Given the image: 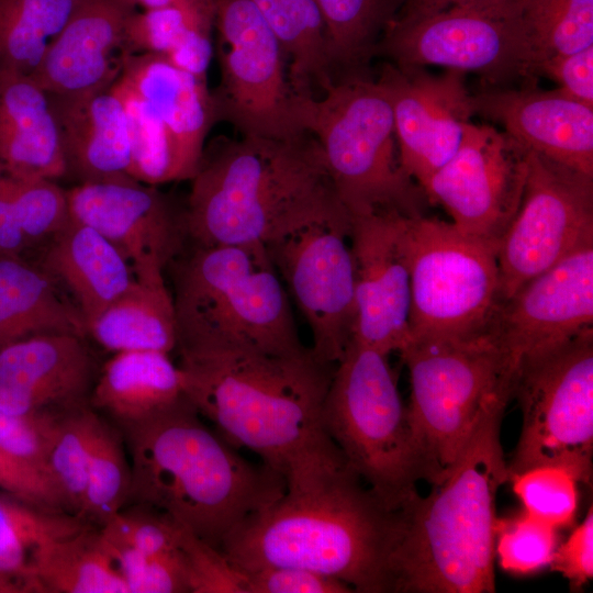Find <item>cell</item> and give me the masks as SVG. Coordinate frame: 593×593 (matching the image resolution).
<instances>
[{
  "mask_svg": "<svg viewBox=\"0 0 593 593\" xmlns=\"http://www.w3.org/2000/svg\"><path fill=\"white\" fill-rule=\"evenodd\" d=\"M284 490L245 518L220 550L238 570L294 567L358 593H394L402 510L389 506L326 436L284 469Z\"/></svg>",
  "mask_w": 593,
  "mask_h": 593,
  "instance_id": "1",
  "label": "cell"
},
{
  "mask_svg": "<svg viewBox=\"0 0 593 593\" xmlns=\"http://www.w3.org/2000/svg\"><path fill=\"white\" fill-rule=\"evenodd\" d=\"M183 206L187 242L266 244L344 206L307 132L286 138L220 135L204 145Z\"/></svg>",
  "mask_w": 593,
  "mask_h": 593,
  "instance_id": "2",
  "label": "cell"
},
{
  "mask_svg": "<svg viewBox=\"0 0 593 593\" xmlns=\"http://www.w3.org/2000/svg\"><path fill=\"white\" fill-rule=\"evenodd\" d=\"M116 427L130 455L127 504L154 507L217 549L284 490L282 474L240 456L184 394L146 419Z\"/></svg>",
  "mask_w": 593,
  "mask_h": 593,
  "instance_id": "3",
  "label": "cell"
},
{
  "mask_svg": "<svg viewBox=\"0 0 593 593\" xmlns=\"http://www.w3.org/2000/svg\"><path fill=\"white\" fill-rule=\"evenodd\" d=\"M184 396L232 447L280 474L327 435L322 407L335 370L309 347L294 355L245 348L177 349Z\"/></svg>",
  "mask_w": 593,
  "mask_h": 593,
  "instance_id": "4",
  "label": "cell"
},
{
  "mask_svg": "<svg viewBox=\"0 0 593 593\" xmlns=\"http://www.w3.org/2000/svg\"><path fill=\"white\" fill-rule=\"evenodd\" d=\"M510 400L493 402L448 475L404 505L394 593L495 591V500L508 481L501 423Z\"/></svg>",
  "mask_w": 593,
  "mask_h": 593,
  "instance_id": "5",
  "label": "cell"
},
{
  "mask_svg": "<svg viewBox=\"0 0 593 593\" xmlns=\"http://www.w3.org/2000/svg\"><path fill=\"white\" fill-rule=\"evenodd\" d=\"M168 268L176 349L294 355L309 348L301 342L290 296L264 244H190Z\"/></svg>",
  "mask_w": 593,
  "mask_h": 593,
  "instance_id": "6",
  "label": "cell"
},
{
  "mask_svg": "<svg viewBox=\"0 0 593 593\" xmlns=\"http://www.w3.org/2000/svg\"><path fill=\"white\" fill-rule=\"evenodd\" d=\"M298 127L317 141L336 194L351 216L424 215L429 204L400 160L389 97L373 76L338 81L318 97H294Z\"/></svg>",
  "mask_w": 593,
  "mask_h": 593,
  "instance_id": "7",
  "label": "cell"
},
{
  "mask_svg": "<svg viewBox=\"0 0 593 593\" xmlns=\"http://www.w3.org/2000/svg\"><path fill=\"white\" fill-rule=\"evenodd\" d=\"M322 426L362 482L393 508L418 492V454L388 355L350 340L322 407Z\"/></svg>",
  "mask_w": 593,
  "mask_h": 593,
  "instance_id": "8",
  "label": "cell"
},
{
  "mask_svg": "<svg viewBox=\"0 0 593 593\" xmlns=\"http://www.w3.org/2000/svg\"><path fill=\"white\" fill-rule=\"evenodd\" d=\"M410 378L407 416L422 480L441 482L485 410L513 398V374L490 333L410 342L400 353Z\"/></svg>",
  "mask_w": 593,
  "mask_h": 593,
  "instance_id": "9",
  "label": "cell"
},
{
  "mask_svg": "<svg viewBox=\"0 0 593 593\" xmlns=\"http://www.w3.org/2000/svg\"><path fill=\"white\" fill-rule=\"evenodd\" d=\"M400 67L474 71L483 87L536 86L513 0H427L403 5L376 51Z\"/></svg>",
  "mask_w": 593,
  "mask_h": 593,
  "instance_id": "10",
  "label": "cell"
},
{
  "mask_svg": "<svg viewBox=\"0 0 593 593\" xmlns=\"http://www.w3.org/2000/svg\"><path fill=\"white\" fill-rule=\"evenodd\" d=\"M401 244L410 277V342L488 334L502 304L496 248L425 215L402 217Z\"/></svg>",
  "mask_w": 593,
  "mask_h": 593,
  "instance_id": "11",
  "label": "cell"
},
{
  "mask_svg": "<svg viewBox=\"0 0 593 593\" xmlns=\"http://www.w3.org/2000/svg\"><path fill=\"white\" fill-rule=\"evenodd\" d=\"M523 423L510 479L553 466L591 485L593 470V328L521 361L513 377Z\"/></svg>",
  "mask_w": 593,
  "mask_h": 593,
  "instance_id": "12",
  "label": "cell"
},
{
  "mask_svg": "<svg viewBox=\"0 0 593 593\" xmlns=\"http://www.w3.org/2000/svg\"><path fill=\"white\" fill-rule=\"evenodd\" d=\"M220 82L212 89L219 122L240 136L286 138L301 131L293 115L288 60L250 0H216Z\"/></svg>",
  "mask_w": 593,
  "mask_h": 593,
  "instance_id": "13",
  "label": "cell"
},
{
  "mask_svg": "<svg viewBox=\"0 0 593 593\" xmlns=\"http://www.w3.org/2000/svg\"><path fill=\"white\" fill-rule=\"evenodd\" d=\"M351 216L345 206L304 221L265 244L288 294L306 321L312 353L336 365L355 317Z\"/></svg>",
  "mask_w": 593,
  "mask_h": 593,
  "instance_id": "14",
  "label": "cell"
},
{
  "mask_svg": "<svg viewBox=\"0 0 593 593\" xmlns=\"http://www.w3.org/2000/svg\"><path fill=\"white\" fill-rule=\"evenodd\" d=\"M589 243L593 176L529 150L522 200L496 249L502 303Z\"/></svg>",
  "mask_w": 593,
  "mask_h": 593,
  "instance_id": "15",
  "label": "cell"
},
{
  "mask_svg": "<svg viewBox=\"0 0 593 593\" xmlns=\"http://www.w3.org/2000/svg\"><path fill=\"white\" fill-rule=\"evenodd\" d=\"M528 155L506 132L469 122L457 150L423 191L459 231L497 249L522 200Z\"/></svg>",
  "mask_w": 593,
  "mask_h": 593,
  "instance_id": "16",
  "label": "cell"
},
{
  "mask_svg": "<svg viewBox=\"0 0 593 593\" xmlns=\"http://www.w3.org/2000/svg\"><path fill=\"white\" fill-rule=\"evenodd\" d=\"M593 328V243L523 284L489 331L514 377L524 359Z\"/></svg>",
  "mask_w": 593,
  "mask_h": 593,
  "instance_id": "17",
  "label": "cell"
},
{
  "mask_svg": "<svg viewBox=\"0 0 593 593\" xmlns=\"http://www.w3.org/2000/svg\"><path fill=\"white\" fill-rule=\"evenodd\" d=\"M70 217L107 238L135 278L164 273L187 242L183 208L135 179L66 189Z\"/></svg>",
  "mask_w": 593,
  "mask_h": 593,
  "instance_id": "18",
  "label": "cell"
},
{
  "mask_svg": "<svg viewBox=\"0 0 593 593\" xmlns=\"http://www.w3.org/2000/svg\"><path fill=\"white\" fill-rule=\"evenodd\" d=\"M377 81L391 103L401 165L423 189L455 154L474 115L466 72L432 75L384 60Z\"/></svg>",
  "mask_w": 593,
  "mask_h": 593,
  "instance_id": "19",
  "label": "cell"
},
{
  "mask_svg": "<svg viewBox=\"0 0 593 593\" xmlns=\"http://www.w3.org/2000/svg\"><path fill=\"white\" fill-rule=\"evenodd\" d=\"M351 216V215H350ZM402 215L351 216L355 317L351 339L389 356L410 342V277L401 244Z\"/></svg>",
  "mask_w": 593,
  "mask_h": 593,
  "instance_id": "20",
  "label": "cell"
},
{
  "mask_svg": "<svg viewBox=\"0 0 593 593\" xmlns=\"http://www.w3.org/2000/svg\"><path fill=\"white\" fill-rule=\"evenodd\" d=\"M471 102L529 150L593 176V108L537 86L483 87Z\"/></svg>",
  "mask_w": 593,
  "mask_h": 593,
  "instance_id": "21",
  "label": "cell"
},
{
  "mask_svg": "<svg viewBox=\"0 0 593 593\" xmlns=\"http://www.w3.org/2000/svg\"><path fill=\"white\" fill-rule=\"evenodd\" d=\"M136 9L124 0H85L51 42L31 78L46 92L79 94L110 88L125 58V24Z\"/></svg>",
  "mask_w": 593,
  "mask_h": 593,
  "instance_id": "22",
  "label": "cell"
},
{
  "mask_svg": "<svg viewBox=\"0 0 593 593\" xmlns=\"http://www.w3.org/2000/svg\"><path fill=\"white\" fill-rule=\"evenodd\" d=\"M46 93L58 131L64 178L76 184L133 179L126 115L112 86L79 94Z\"/></svg>",
  "mask_w": 593,
  "mask_h": 593,
  "instance_id": "23",
  "label": "cell"
},
{
  "mask_svg": "<svg viewBox=\"0 0 593 593\" xmlns=\"http://www.w3.org/2000/svg\"><path fill=\"white\" fill-rule=\"evenodd\" d=\"M38 249L34 262L67 292L86 329L134 279L128 262L107 238L71 217Z\"/></svg>",
  "mask_w": 593,
  "mask_h": 593,
  "instance_id": "24",
  "label": "cell"
},
{
  "mask_svg": "<svg viewBox=\"0 0 593 593\" xmlns=\"http://www.w3.org/2000/svg\"><path fill=\"white\" fill-rule=\"evenodd\" d=\"M121 77L167 127L194 176L205 138L219 122L208 80L179 69L155 54L128 55Z\"/></svg>",
  "mask_w": 593,
  "mask_h": 593,
  "instance_id": "25",
  "label": "cell"
},
{
  "mask_svg": "<svg viewBox=\"0 0 593 593\" xmlns=\"http://www.w3.org/2000/svg\"><path fill=\"white\" fill-rule=\"evenodd\" d=\"M85 336L51 333L0 347V385L33 391L60 410L89 403L99 370Z\"/></svg>",
  "mask_w": 593,
  "mask_h": 593,
  "instance_id": "26",
  "label": "cell"
},
{
  "mask_svg": "<svg viewBox=\"0 0 593 593\" xmlns=\"http://www.w3.org/2000/svg\"><path fill=\"white\" fill-rule=\"evenodd\" d=\"M0 174L19 179L65 177L47 93L30 77L0 70Z\"/></svg>",
  "mask_w": 593,
  "mask_h": 593,
  "instance_id": "27",
  "label": "cell"
},
{
  "mask_svg": "<svg viewBox=\"0 0 593 593\" xmlns=\"http://www.w3.org/2000/svg\"><path fill=\"white\" fill-rule=\"evenodd\" d=\"M183 396L179 367L167 353H115L99 370L89 404L116 426L146 419Z\"/></svg>",
  "mask_w": 593,
  "mask_h": 593,
  "instance_id": "28",
  "label": "cell"
},
{
  "mask_svg": "<svg viewBox=\"0 0 593 593\" xmlns=\"http://www.w3.org/2000/svg\"><path fill=\"white\" fill-rule=\"evenodd\" d=\"M51 333L87 337L80 313L46 271L30 259L0 256V347Z\"/></svg>",
  "mask_w": 593,
  "mask_h": 593,
  "instance_id": "29",
  "label": "cell"
},
{
  "mask_svg": "<svg viewBox=\"0 0 593 593\" xmlns=\"http://www.w3.org/2000/svg\"><path fill=\"white\" fill-rule=\"evenodd\" d=\"M87 337L113 354L177 348L174 300L164 273L135 278L88 326Z\"/></svg>",
  "mask_w": 593,
  "mask_h": 593,
  "instance_id": "30",
  "label": "cell"
},
{
  "mask_svg": "<svg viewBox=\"0 0 593 593\" xmlns=\"http://www.w3.org/2000/svg\"><path fill=\"white\" fill-rule=\"evenodd\" d=\"M264 16L288 60L296 96L317 97L334 83L324 22L314 0H250Z\"/></svg>",
  "mask_w": 593,
  "mask_h": 593,
  "instance_id": "31",
  "label": "cell"
},
{
  "mask_svg": "<svg viewBox=\"0 0 593 593\" xmlns=\"http://www.w3.org/2000/svg\"><path fill=\"white\" fill-rule=\"evenodd\" d=\"M406 0H314L325 26L334 83L372 76L377 46Z\"/></svg>",
  "mask_w": 593,
  "mask_h": 593,
  "instance_id": "32",
  "label": "cell"
},
{
  "mask_svg": "<svg viewBox=\"0 0 593 593\" xmlns=\"http://www.w3.org/2000/svg\"><path fill=\"white\" fill-rule=\"evenodd\" d=\"M90 524L0 491V573L29 581L41 593L36 571L46 548Z\"/></svg>",
  "mask_w": 593,
  "mask_h": 593,
  "instance_id": "33",
  "label": "cell"
},
{
  "mask_svg": "<svg viewBox=\"0 0 593 593\" xmlns=\"http://www.w3.org/2000/svg\"><path fill=\"white\" fill-rule=\"evenodd\" d=\"M36 581L41 593H128L101 527L92 524L46 548Z\"/></svg>",
  "mask_w": 593,
  "mask_h": 593,
  "instance_id": "34",
  "label": "cell"
},
{
  "mask_svg": "<svg viewBox=\"0 0 593 593\" xmlns=\"http://www.w3.org/2000/svg\"><path fill=\"white\" fill-rule=\"evenodd\" d=\"M85 0H0V70L32 76Z\"/></svg>",
  "mask_w": 593,
  "mask_h": 593,
  "instance_id": "35",
  "label": "cell"
},
{
  "mask_svg": "<svg viewBox=\"0 0 593 593\" xmlns=\"http://www.w3.org/2000/svg\"><path fill=\"white\" fill-rule=\"evenodd\" d=\"M112 90L123 103L133 179L150 186L193 177L171 134L149 104L120 76Z\"/></svg>",
  "mask_w": 593,
  "mask_h": 593,
  "instance_id": "36",
  "label": "cell"
},
{
  "mask_svg": "<svg viewBox=\"0 0 593 593\" xmlns=\"http://www.w3.org/2000/svg\"><path fill=\"white\" fill-rule=\"evenodd\" d=\"M513 2L526 35L536 77V67L542 60L593 45V0Z\"/></svg>",
  "mask_w": 593,
  "mask_h": 593,
  "instance_id": "37",
  "label": "cell"
},
{
  "mask_svg": "<svg viewBox=\"0 0 593 593\" xmlns=\"http://www.w3.org/2000/svg\"><path fill=\"white\" fill-rule=\"evenodd\" d=\"M131 463L122 433L99 417L88 467L81 517L96 526L110 522L127 505Z\"/></svg>",
  "mask_w": 593,
  "mask_h": 593,
  "instance_id": "38",
  "label": "cell"
},
{
  "mask_svg": "<svg viewBox=\"0 0 593 593\" xmlns=\"http://www.w3.org/2000/svg\"><path fill=\"white\" fill-rule=\"evenodd\" d=\"M99 417L100 414L89 403L67 411L60 419L48 454L49 480L60 496L64 510L78 517H81Z\"/></svg>",
  "mask_w": 593,
  "mask_h": 593,
  "instance_id": "39",
  "label": "cell"
},
{
  "mask_svg": "<svg viewBox=\"0 0 593 593\" xmlns=\"http://www.w3.org/2000/svg\"><path fill=\"white\" fill-rule=\"evenodd\" d=\"M213 27L214 21L180 8L135 10L125 24L126 52L155 54L172 61L198 37L212 34Z\"/></svg>",
  "mask_w": 593,
  "mask_h": 593,
  "instance_id": "40",
  "label": "cell"
},
{
  "mask_svg": "<svg viewBox=\"0 0 593 593\" xmlns=\"http://www.w3.org/2000/svg\"><path fill=\"white\" fill-rule=\"evenodd\" d=\"M7 178L19 227L32 253L70 220L66 189L51 179Z\"/></svg>",
  "mask_w": 593,
  "mask_h": 593,
  "instance_id": "41",
  "label": "cell"
},
{
  "mask_svg": "<svg viewBox=\"0 0 593 593\" xmlns=\"http://www.w3.org/2000/svg\"><path fill=\"white\" fill-rule=\"evenodd\" d=\"M510 481L526 513L555 528L572 523L578 508V482L564 469L535 467L513 475Z\"/></svg>",
  "mask_w": 593,
  "mask_h": 593,
  "instance_id": "42",
  "label": "cell"
},
{
  "mask_svg": "<svg viewBox=\"0 0 593 593\" xmlns=\"http://www.w3.org/2000/svg\"><path fill=\"white\" fill-rule=\"evenodd\" d=\"M557 546V528L526 512L496 521L495 555L505 571L528 574L549 567Z\"/></svg>",
  "mask_w": 593,
  "mask_h": 593,
  "instance_id": "43",
  "label": "cell"
},
{
  "mask_svg": "<svg viewBox=\"0 0 593 593\" xmlns=\"http://www.w3.org/2000/svg\"><path fill=\"white\" fill-rule=\"evenodd\" d=\"M102 534L128 593H190L181 550L160 556H145L103 530Z\"/></svg>",
  "mask_w": 593,
  "mask_h": 593,
  "instance_id": "44",
  "label": "cell"
},
{
  "mask_svg": "<svg viewBox=\"0 0 593 593\" xmlns=\"http://www.w3.org/2000/svg\"><path fill=\"white\" fill-rule=\"evenodd\" d=\"M66 412L20 415L0 411V450L49 480L48 454Z\"/></svg>",
  "mask_w": 593,
  "mask_h": 593,
  "instance_id": "45",
  "label": "cell"
},
{
  "mask_svg": "<svg viewBox=\"0 0 593 593\" xmlns=\"http://www.w3.org/2000/svg\"><path fill=\"white\" fill-rule=\"evenodd\" d=\"M101 528L109 536L145 556H160L180 550L182 526L148 505L127 504Z\"/></svg>",
  "mask_w": 593,
  "mask_h": 593,
  "instance_id": "46",
  "label": "cell"
},
{
  "mask_svg": "<svg viewBox=\"0 0 593 593\" xmlns=\"http://www.w3.org/2000/svg\"><path fill=\"white\" fill-rule=\"evenodd\" d=\"M183 555L190 593H244L242 573L222 553L182 526Z\"/></svg>",
  "mask_w": 593,
  "mask_h": 593,
  "instance_id": "47",
  "label": "cell"
},
{
  "mask_svg": "<svg viewBox=\"0 0 593 593\" xmlns=\"http://www.w3.org/2000/svg\"><path fill=\"white\" fill-rule=\"evenodd\" d=\"M239 571L244 593L354 592L349 585L335 578L301 568L270 566Z\"/></svg>",
  "mask_w": 593,
  "mask_h": 593,
  "instance_id": "48",
  "label": "cell"
},
{
  "mask_svg": "<svg viewBox=\"0 0 593 593\" xmlns=\"http://www.w3.org/2000/svg\"><path fill=\"white\" fill-rule=\"evenodd\" d=\"M536 75L550 78L558 83V90L593 108V45L542 60Z\"/></svg>",
  "mask_w": 593,
  "mask_h": 593,
  "instance_id": "49",
  "label": "cell"
},
{
  "mask_svg": "<svg viewBox=\"0 0 593 593\" xmlns=\"http://www.w3.org/2000/svg\"><path fill=\"white\" fill-rule=\"evenodd\" d=\"M549 567L562 574L572 590L581 589L593 577V511L562 545L557 546Z\"/></svg>",
  "mask_w": 593,
  "mask_h": 593,
  "instance_id": "50",
  "label": "cell"
},
{
  "mask_svg": "<svg viewBox=\"0 0 593 593\" xmlns=\"http://www.w3.org/2000/svg\"><path fill=\"white\" fill-rule=\"evenodd\" d=\"M0 491L43 507L66 512L48 479L13 460L2 450H0Z\"/></svg>",
  "mask_w": 593,
  "mask_h": 593,
  "instance_id": "51",
  "label": "cell"
},
{
  "mask_svg": "<svg viewBox=\"0 0 593 593\" xmlns=\"http://www.w3.org/2000/svg\"><path fill=\"white\" fill-rule=\"evenodd\" d=\"M29 255V246L16 221L8 178L0 174V256L27 259Z\"/></svg>",
  "mask_w": 593,
  "mask_h": 593,
  "instance_id": "52",
  "label": "cell"
},
{
  "mask_svg": "<svg viewBox=\"0 0 593 593\" xmlns=\"http://www.w3.org/2000/svg\"><path fill=\"white\" fill-rule=\"evenodd\" d=\"M130 5L144 10L175 7L192 12L204 19L214 21L216 0H124Z\"/></svg>",
  "mask_w": 593,
  "mask_h": 593,
  "instance_id": "53",
  "label": "cell"
},
{
  "mask_svg": "<svg viewBox=\"0 0 593 593\" xmlns=\"http://www.w3.org/2000/svg\"><path fill=\"white\" fill-rule=\"evenodd\" d=\"M0 593H37V591L29 581L0 573Z\"/></svg>",
  "mask_w": 593,
  "mask_h": 593,
  "instance_id": "54",
  "label": "cell"
},
{
  "mask_svg": "<svg viewBox=\"0 0 593 593\" xmlns=\"http://www.w3.org/2000/svg\"><path fill=\"white\" fill-rule=\"evenodd\" d=\"M424 1H427V0H406L403 5L416 4V3L424 2Z\"/></svg>",
  "mask_w": 593,
  "mask_h": 593,
  "instance_id": "55",
  "label": "cell"
}]
</instances>
